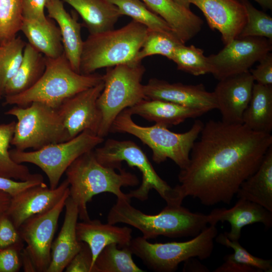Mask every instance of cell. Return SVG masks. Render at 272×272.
Listing matches in <instances>:
<instances>
[{"instance_id":"6da1fadb","label":"cell","mask_w":272,"mask_h":272,"mask_svg":"<svg viewBox=\"0 0 272 272\" xmlns=\"http://www.w3.org/2000/svg\"><path fill=\"white\" fill-rule=\"evenodd\" d=\"M198 137L175 187L183 199L190 196L207 207L230 204L272 146L270 133L222 120L208 121Z\"/></svg>"},{"instance_id":"7a4b0ae2","label":"cell","mask_w":272,"mask_h":272,"mask_svg":"<svg viewBox=\"0 0 272 272\" xmlns=\"http://www.w3.org/2000/svg\"><path fill=\"white\" fill-rule=\"evenodd\" d=\"M130 200L117 198L107 215L111 224L124 223L130 225L148 240L159 236L169 238L193 237L208 225V216L193 213L180 206L167 205L159 213L146 214L132 207Z\"/></svg>"},{"instance_id":"3957f363","label":"cell","mask_w":272,"mask_h":272,"mask_svg":"<svg viewBox=\"0 0 272 272\" xmlns=\"http://www.w3.org/2000/svg\"><path fill=\"white\" fill-rule=\"evenodd\" d=\"M101 164L94 151L87 152L77 158L67 168L65 173L69 183L70 196L77 203L79 218L89 220L87 203L93 197L103 192L114 194L117 198L130 200L121 187L138 185L139 180L135 174Z\"/></svg>"},{"instance_id":"277c9868","label":"cell","mask_w":272,"mask_h":272,"mask_svg":"<svg viewBox=\"0 0 272 272\" xmlns=\"http://www.w3.org/2000/svg\"><path fill=\"white\" fill-rule=\"evenodd\" d=\"M103 81L99 74L75 72L63 53L57 58L45 57V69L37 82L22 93L5 96L4 104L26 107L39 102L57 109L66 99Z\"/></svg>"},{"instance_id":"5b68a950","label":"cell","mask_w":272,"mask_h":272,"mask_svg":"<svg viewBox=\"0 0 272 272\" xmlns=\"http://www.w3.org/2000/svg\"><path fill=\"white\" fill-rule=\"evenodd\" d=\"M148 31L144 25L131 20L118 29L89 34L83 41L80 73L88 75L96 70L135 61Z\"/></svg>"},{"instance_id":"8992f818","label":"cell","mask_w":272,"mask_h":272,"mask_svg":"<svg viewBox=\"0 0 272 272\" xmlns=\"http://www.w3.org/2000/svg\"><path fill=\"white\" fill-rule=\"evenodd\" d=\"M131 116L127 108L123 110L114 120L110 132L127 133L140 139L151 149L153 160L157 164L170 159L180 169L187 165L192 148L204 125L201 121L195 120L186 132L176 133L156 123L151 126L139 125Z\"/></svg>"},{"instance_id":"52a82bcc","label":"cell","mask_w":272,"mask_h":272,"mask_svg":"<svg viewBox=\"0 0 272 272\" xmlns=\"http://www.w3.org/2000/svg\"><path fill=\"white\" fill-rule=\"evenodd\" d=\"M94 153L98 161L104 166L120 170L122 162L125 161L129 166L136 167L141 172V185L126 193L129 198L146 200L150 191L154 189L167 205H181L184 199L175 186L171 187L159 176L145 153L133 142L108 139L102 146L95 149Z\"/></svg>"},{"instance_id":"ba28073f","label":"cell","mask_w":272,"mask_h":272,"mask_svg":"<svg viewBox=\"0 0 272 272\" xmlns=\"http://www.w3.org/2000/svg\"><path fill=\"white\" fill-rule=\"evenodd\" d=\"M145 71L141 62L107 67L104 88L97 101L101 116L98 135H107L121 111L147 99L141 83Z\"/></svg>"},{"instance_id":"9c48e42d","label":"cell","mask_w":272,"mask_h":272,"mask_svg":"<svg viewBox=\"0 0 272 272\" xmlns=\"http://www.w3.org/2000/svg\"><path fill=\"white\" fill-rule=\"evenodd\" d=\"M218 235L216 225H210L189 240L152 243L143 236L132 238L128 247L150 269L157 272H173L179 264L191 258H209Z\"/></svg>"},{"instance_id":"30bf717a","label":"cell","mask_w":272,"mask_h":272,"mask_svg":"<svg viewBox=\"0 0 272 272\" xmlns=\"http://www.w3.org/2000/svg\"><path fill=\"white\" fill-rule=\"evenodd\" d=\"M17 119L11 144L15 149H40L52 144L69 140L57 109L34 102L27 106H14L5 112Z\"/></svg>"},{"instance_id":"8fae6325","label":"cell","mask_w":272,"mask_h":272,"mask_svg":"<svg viewBox=\"0 0 272 272\" xmlns=\"http://www.w3.org/2000/svg\"><path fill=\"white\" fill-rule=\"evenodd\" d=\"M104 141L97 134L85 130L70 140L26 152L9 151L11 158L19 164L29 163L39 167L47 175L50 188L59 185L60 179L71 164L82 154L93 150Z\"/></svg>"},{"instance_id":"7c38bea8","label":"cell","mask_w":272,"mask_h":272,"mask_svg":"<svg viewBox=\"0 0 272 272\" xmlns=\"http://www.w3.org/2000/svg\"><path fill=\"white\" fill-rule=\"evenodd\" d=\"M272 50V41L263 37L236 38L216 54L207 56L211 73L218 80L249 71Z\"/></svg>"},{"instance_id":"4fadbf2b","label":"cell","mask_w":272,"mask_h":272,"mask_svg":"<svg viewBox=\"0 0 272 272\" xmlns=\"http://www.w3.org/2000/svg\"><path fill=\"white\" fill-rule=\"evenodd\" d=\"M70 196V190L51 209L25 220L18 228L20 236L27 244L37 271L46 272L51 261V247L58 220Z\"/></svg>"},{"instance_id":"5bb4252c","label":"cell","mask_w":272,"mask_h":272,"mask_svg":"<svg viewBox=\"0 0 272 272\" xmlns=\"http://www.w3.org/2000/svg\"><path fill=\"white\" fill-rule=\"evenodd\" d=\"M103 88V81L66 99L57 109L69 140L85 130L97 134L101 116L97 101Z\"/></svg>"},{"instance_id":"9a60e30c","label":"cell","mask_w":272,"mask_h":272,"mask_svg":"<svg viewBox=\"0 0 272 272\" xmlns=\"http://www.w3.org/2000/svg\"><path fill=\"white\" fill-rule=\"evenodd\" d=\"M144 91L147 99L168 101L200 110L205 113L217 109L213 92L207 91L202 84L185 85L180 83H171L152 78L144 85Z\"/></svg>"},{"instance_id":"2e32d148","label":"cell","mask_w":272,"mask_h":272,"mask_svg":"<svg viewBox=\"0 0 272 272\" xmlns=\"http://www.w3.org/2000/svg\"><path fill=\"white\" fill-rule=\"evenodd\" d=\"M254 83L249 71L219 80L213 93L222 121L242 124Z\"/></svg>"},{"instance_id":"e0dca14e","label":"cell","mask_w":272,"mask_h":272,"mask_svg":"<svg viewBox=\"0 0 272 272\" xmlns=\"http://www.w3.org/2000/svg\"><path fill=\"white\" fill-rule=\"evenodd\" d=\"M69 188L66 179L54 189L43 182L12 196L6 211L14 226L18 229L29 218L53 208Z\"/></svg>"},{"instance_id":"ac0fdd59","label":"cell","mask_w":272,"mask_h":272,"mask_svg":"<svg viewBox=\"0 0 272 272\" xmlns=\"http://www.w3.org/2000/svg\"><path fill=\"white\" fill-rule=\"evenodd\" d=\"M203 13L209 27L218 30L225 45L238 37L246 22V13L237 0H188Z\"/></svg>"},{"instance_id":"d6986e66","label":"cell","mask_w":272,"mask_h":272,"mask_svg":"<svg viewBox=\"0 0 272 272\" xmlns=\"http://www.w3.org/2000/svg\"><path fill=\"white\" fill-rule=\"evenodd\" d=\"M208 216L210 225H216L219 222H227L230 224V231L224 234L232 241H239L242 229L246 226L257 223L262 224L267 228L272 226L271 212L243 198H238L235 205L229 209H213Z\"/></svg>"},{"instance_id":"ffe728a7","label":"cell","mask_w":272,"mask_h":272,"mask_svg":"<svg viewBox=\"0 0 272 272\" xmlns=\"http://www.w3.org/2000/svg\"><path fill=\"white\" fill-rule=\"evenodd\" d=\"M65 216L58 235L52 242L51 261L46 272H62L81 249L83 242L78 241L76 225L79 218L77 203L69 196L65 200Z\"/></svg>"},{"instance_id":"44dd1931","label":"cell","mask_w":272,"mask_h":272,"mask_svg":"<svg viewBox=\"0 0 272 272\" xmlns=\"http://www.w3.org/2000/svg\"><path fill=\"white\" fill-rule=\"evenodd\" d=\"M152 12L169 25L173 33L183 44L195 36L201 30L202 20L173 0H141Z\"/></svg>"},{"instance_id":"7402d4cb","label":"cell","mask_w":272,"mask_h":272,"mask_svg":"<svg viewBox=\"0 0 272 272\" xmlns=\"http://www.w3.org/2000/svg\"><path fill=\"white\" fill-rule=\"evenodd\" d=\"M131 233V229L128 227L102 224L98 220L83 221L76 225L77 239L89 246L93 264L98 255L107 245L116 243L119 248L128 246L132 239Z\"/></svg>"},{"instance_id":"603a6c76","label":"cell","mask_w":272,"mask_h":272,"mask_svg":"<svg viewBox=\"0 0 272 272\" xmlns=\"http://www.w3.org/2000/svg\"><path fill=\"white\" fill-rule=\"evenodd\" d=\"M45 9L48 17L57 24L65 57L72 69L80 73V61L84 41L81 37V24L76 17L66 11L61 0H48Z\"/></svg>"},{"instance_id":"cb8c5ba5","label":"cell","mask_w":272,"mask_h":272,"mask_svg":"<svg viewBox=\"0 0 272 272\" xmlns=\"http://www.w3.org/2000/svg\"><path fill=\"white\" fill-rule=\"evenodd\" d=\"M127 109L132 115H139L149 121L167 127L205 113L200 110L158 99H143Z\"/></svg>"},{"instance_id":"d4e9b609","label":"cell","mask_w":272,"mask_h":272,"mask_svg":"<svg viewBox=\"0 0 272 272\" xmlns=\"http://www.w3.org/2000/svg\"><path fill=\"white\" fill-rule=\"evenodd\" d=\"M80 15L90 34L114 29L122 16L118 8L107 0H61Z\"/></svg>"},{"instance_id":"484cf974","label":"cell","mask_w":272,"mask_h":272,"mask_svg":"<svg viewBox=\"0 0 272 272\" xmlns=\"http://www.w3.org/2000/svg\"><path fill=\"white\" fill-rule=\"evenodd\" d=\"M34 49L46 58H57L63 53L58 26L52 19L43 21L23 18L21 30Z\"/></svg>"},{"instance_id":"4316f807","label":"cell","mask_w":272,"mask_h":272,"mask_svg":"<svg viewBox=\"0 0 272 272\" xmlns=\"http://www.w3.org/2000/svg\"><path fill=\"white\" fill-rule=\"evenodd\" d=\"M236 196L257 203L272 213V146L256 171L242 183Z\"/></svg>"},{"instance_id":"83f0119b","label":"cell","mask_w":272,"mask_h":272,"mask_svg":"<svg viewBox=\"0 0 272 272\" xmlns=\"http://www.w3.org/2000/svg\"><path fill=\"white\" fill-rule=\"evenodd\" d=\"M242 124L251 130L270 133L272 130V85L254 83Z\"/></svg>"},{"instance_id":"f1b7e54d","label":"cell","mask_w":272,"mask_h":272,"mask_svg":"<svg viewBox=\"0 0 272 272\" xmlns=\"http://www.w3.org/2000/svg\"><path fill=\"white\" fill-rule=\"evenodd\" d=\"M45 69V57L27 43L22 62L15 75L7 83L5 96L22 93L34 86Z\"/></svg>"},{"instance_id":"f546056e","label":"cell","mask_w":272,"mask_h":272,"mask_svg":"<svg viewBox=\"0 0 272 272\" xmlns=\"http://www.w3.org/2000/svg\"><path fill=\"white\" fill-rule=\"evenodd\" d=\"M16 122L0 123V177L22 181L43 180L41 174L31 173L26 166L15 162L10 157L8 149Z\"/></svg>"},{"instance_id":"4dcf8cb0","label":"cell","mask_w":272,"mask_h":272,"mask_svg":"<svg viewBox=\"0 0 272 272\" xmlns=\"http://www.w3.org/2000/svg\"><path fill=\"white\" fill-rule=\"evenodd\" d=\"M119 248L116 243L105 246L97 256L92 272L145 271L134 263L128 246Z\"/></svg>"},{"instance_id":"1f68e13d","label":"cell","mask_w":272,"mask_h":272,"mask_svg":"<svg viewBox=\"0 0 272 272\" xmlns=\"http://www.w3.org/2000/svg\"><path fill=\"white\" fill-rule=\"evenodd\" d=\"M107 1L115 5L122 16L131 17L148 29L174 35L166 22L150 10L141 0Z\"/></svg>"},{"instance_id":"d6a6232c","label":"cell","mask_w":272,"mask_h":272,"mask_svg":"<svg viewBox=\"0 0 272 272\" xmlns=\"http://www.w3.org/2000/svg\"><path fill=\"white\" fill-rule=\"evenodd\" d=\"M180 43L175 49L171 60L178 70L198 76L211 73V66L202 49Z\"/></svg>"},{"instance_id":"836d02e7","label":"cell","mask_w":272,"mask_h":272,"mask_svg":"<svg viewBox=\"0 0 272 272\" xmlns=\"http://www.w3.org/2000/svg\"><path fill=\"white\" fill-rule=\"evenodd\" d=\"M26 43L15 37L0 45V90L3 94L8 81L17 72L23 59Z\"/></svg>"},{"instance_id":"e575fe53","label":"cell","mask_w":272,"mask_h":272,"mask_svg":"<svg viewBox=\"0 0 272 272\" xmlns=\"http://www.w3.org/2000/svg\"><path fill=\"white\" fill-rule=\"evenodd\" d=\"M180 43L174 35L148 29L135 61L141 62L144 58L154 55H161L171 60L175 49Z\"/></svg>"},{"instance_id":"d590c367","label":"cell","mask_w":272,"mask_h":272,"mask_svg":"<svg viewBox=\"0 0 272 272\" xmlns=\"http://www.w3.org/2000/svg\"><path fill=\"white\" fill-rule=\"evenodd\" d=\"M23 18L22 0H0V45L17 36Z\"/></svg>"},{"instance_id":"8d00e7d4","label":"cell","mask_w":272,"mask_h":272,"mask_svg":"<svg viewBox=\"0 0 272 272\" xmlns=\"http://www.w3.org/2000/svg\"><path fill=\"white\" fill-rule=\"evenodd\" d=\"M240 2L244 7L246 19L238 37H263L272 41V18L257 10L248 1Z\"/></svg>"},{"instance_id":"74e56055","label":"cell","mask_w":272,"mask_h":272,"mask_svg":"<svg viewBox=\"0 0 272 272\" xmlns=\"http://www.w3.org/2000/svg\"><path fill=\"white\" fill-rule=\"evenodd\" d=\"M215 240L217 243L233 250L234 252L226 255L225 258L254 268L259 272L272 271L271 259H265L252 255L241 245L239 241L230 240L224 233L217 235Z\"/></svg>"},{"instance_id":"f35d334b","label":"cell","mask_w":272,"mask_h":272,"mask_svg":"<svg viewBox=\"0 0 272 272\" xmlns=\"http://www.w3.org/2000/svg\"><path fill=\"white\" fill-rule=\"evenodd\" d=\"M22 242L0 248V272H18L22 267L21 253L24 248Z\"/></svg>"},{"instance_id":"ab89813d","label":"cell","mask_w":272,"mask_h":272,"mask_svg":"<svg viewBox=\"0 0 272 272\" xmlns=\"http://www.w3.org/2000/svg\"><path fill=\"white\" fill-rule=\"evenodd\" d=\"M24 242L6 212H0V248Z\"/></svg>"},{"instance_id":"60d3db41","label":"cell","mask_w":272,"mask_h":272,"mask_svg":"<svg viewBox=\"0 0 272 272\" xmlns=\"http://www.w3.org/2000/svg\"><path fill=\"white\" fill-rule=\"evenodd\" d=\"M93 265L91 250L83 242L81 249L74 256L65 268L66 272H92Z\"/></svg>"},{"instance_id":"b9f144b4","label":"cell","mask_w":272,"mask_h":272,"mask_svg":"<svg viewBox=\"0 0 272 272\" xmlns=\"http://www.w3.org/2000/svg\"><path fill=\"white\" fill-rule=\"evenodd\" d=\"M258 62L254 69L249 70L254 81L263 85H272V53H268Z\"/></svg>"},{"instance_id":"7bdbcfd3","label":"cell","mask_w":272,"mask_h":272,"mask_svg":"<svg viewBox=\"0 0 272 272\" xmlns=\"http://www.w3.org/2000/svg\"><path fill=\"white\" fill-rule=\"evenodd\" d=\"M48 0H22L23 18L38 21L47 19L44 10Z\"/></svg>"},{"instance_id":"ee69618b","label":"cell","mask_w":272,"mask_h":272,"mask_svg":"<svg viewBox=\"0 0 272 272\" xmlns=\"http://www.w3.org/2000/svg\"><path fill=\"white\" fill-rule=\"evenodd\" d=\"M43 182V180L39 179L22 181L0 177V190L13 196L28 188Z\"/></svg>"},{"instance_id":"f6af8a7d","label":"cell","mask_w":272,"mask_h":272,"mask_svg":"<svg viewBox=\"0 0 272 272\" xmlns=\"http://www.w3.org/2000/svg\"><path fill=\"white\" fill-rule=\"evenodd\" d=\"M225 261L214 272H259L256 269L238 264L227 258H224Z\"/></svg>"},{"instance_id":"bcb514c9","label":"cell","mask_w":272,"mask_h":272,"mask_svg":"<svg viewBox=\"0 0 272 272\" xmlns=\"http://www.w3.org/2000/svg\"><path fill=\"white\" fill-rule=\"evenodd\" d=\"M185 262L183 271L209 272V269L194 257L191 258Z\"/></svg>"},{"instance_id":"7dc6e473","label":"cell","mask_w":272,"mask_h":272,"mask_svg":"<svg viewBox=\"0 0 272 272\" xmlns=\"http://www.w3.org/2000/svg\"><path fill=\"white\" fill-rule=\"evenodd\" d=\"M22 267L25 272H36L34 261L26 248H23L21 253Z\"/></svg>"},{"instance_id":"c3c4849f","label":"cell","mask_w":272,"mask_h":272,"mask_svg":"<svg viewBox=\"0 0 272 272\" xmlns=\"http://www.w3.org/2000/svg\"><path fill=\"white\" fill-rule=\"evenodd\" d=\"M12 196L8 193L0 190V212L7 211L10 205Z\"/></svg>"},{"instance_id":"681fc988","label":"cell","mask_w":272,"mask_h":272,"mask_svg":"<svg viewBox=\"0 0 272 272\" xmlns=\"http://www.w3.org/2000/svg\"><path fill=\"white\" fill-rule=\"evenodd\" d=\"M265 9H272V0H253Z\"/></svg>"},{"instance_id":"f907efd6","label":"cell","mask_w":272,"mask_h":272,"mask_svg":"<svg viewBox=\"0 0 272 272\" xmlns=\"http://www.w3.org/2000/svg\"><path fill=\"white\" fill-rule=\"evenodd\" d=\"M178 4L187 8L190 9V5H191L188 0H173Z\"/></svg>"},{"instance_id":"816d5d0a","label":"cell","mask_w":272,"mask_h":272,"mask_svg":"<svg viewBox=\"0 0 272 272\" xmlns=\"http://www.w3.org/2000/svg\"><path fill=\"white\" fill-rule=\"evenodd\" d=\"M3 95V94L2 92L0 90V99H1V97H2V96Z\"/></svg>"}]
</instances>
